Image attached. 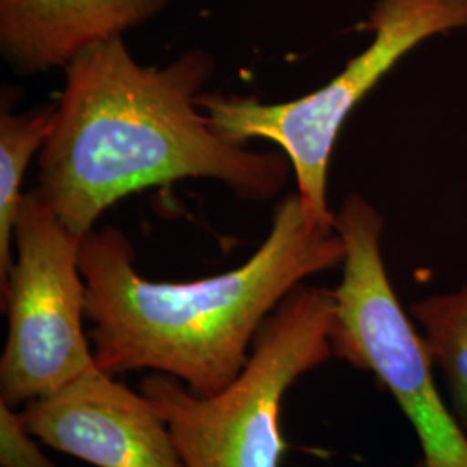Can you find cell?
I'll return each mask as SVG.
<instances>
[{"label":"cell","instance_id":"7a4b0ae2","mask_svg":"<svg viewBox=\"0 0 467 467\" xmlns=\"http://www.w3.org/2000/svg\"><path fill=\"white\" fill-rule=\"evenodd\" d=\"M343 258L341 235L318 227L298 192L275 204L267 237L243 265L198 281L146 279L125 234L94 229L80 241V272L96 366L113 376L161 372L213 395L244 368L284 298Z\"/></svg>","mask_w":467,"mask_h":467},{"label":"cell","instance_id":"5b68a950","mask_svg":"<svg viewBox=\"0 0 467 467\" xmlns=\"http://www.w3.org/2000/svg\"><path fill=\"white\" fill-rule=\"evenodd\" d=\"M381 213L350 194L336 213L345 243L334 293V357L366 370L391 393L418 434L424 467H467V434L434 381L426 341L407 317L384 267Z\"/></svg>","mask_w":467,"mask_h":467},{"label":"cell","instance_id":"52a82bcc","mask_svg":"<svg viewBox=\"0 0 467 467\" xmlns=\"http://www.w3.org/2000/svg\"><path fill=\"white\" fill-rule=\"evenodd\" d=\"M19 416L36 440L92 466L185 467L154 405L98 366Z\"/></svg>","mask_w":467,"mask_h":467},{"label":"cell","instance_id":"6da1fadb","mask_svg":"<svg viewBox=\"0 0 467 467\" xmlns=\"http://www.w3.org/2000/svg\"><path fill=\"white\" fill-rule=\"evenodd\" d=\"M215 67L202 49L142 67L117 36L63 67L36 191L69 233L82 239L127 196L185 179L215 181L251 202L283 194L293 173L287 156L223 139L201 111L198 98Z\"/></svg>","mask_w":467,"mask_h":467},{"label":"cell","instance_id":"8992f818","mask_svg":"<svg viewBox=\"0 0 467 467\" xmlns=\"http://www.w3.org/2000/svg\"><path fill=\"white\" fill-rule=\"evenodd\" d=\"M80 241L36 189L23 196L13 267L0 285L9 320L0 357V401L13 409L96 368L84 329Z\"/></svg>","mask_w":467,"mask_h":467},{"label":"cell","instance_id":"7c38bea8","mask_svg":"<svg viewBox=\"0 0 467 467\" xmlns=\"http://www.w3.org/2000/svg\"><path fill=\"white\" fill-rule=\"evenodd\" d=\"M414 467H424V464H422V462H420V461H419L418 464H416V466Z\"/></svg>","mask_w":467,"mask_h":467},{"label":"cell","instance_id":"277c9868","mask_svg":"<svg viewBox=\"0 0 467 467\" xmlns=\"http://www.w3.org/2000/svg\"><path fill=\"white\" fill-rule=\"evenodd\" d=\"M372 42L317 90L285 102L202 92L198 106L223 139L243 144L260 139L283 150L308 217L334 231L329 165L337 135L351 111L410 50L434 35L467 28V0H378L366 23Z\"/></svg>","mask_w":467,"mask_h":467},{"label":"cell","instance_id":"9c48e42d","mask_svg":"<svg viewBox=\"0 0 467 467\" xmlns=\"http://www.w3.org/2000/svg\"><path fill=\"white\" fill-rule=\"evenodd\" d=\"M56 104L25 113L4 109L0 115V285L15 260V231L23 202L21 185L35 154L49 139Z\"/></svg>","mask_w":467,"mask_h":467},{"label":"cell","instance_id":"8fae6325","mask_svg":"<svg viewBox=\"0 0 467 467\" xmlns=\"http://www.w3.org/2000/svg\"><path fill=\"white\" fill-rule=\"evenodd\" d=\"M0 466L57 467L35 443L16 409L0 401Z\"/></svg>","mask_w":467,"mask_h":467},{"label":"cell","instance_id":"3957f363","mask_svg":"<svg viewBox=\"0 0 467 467\" xmlns=\"http://www.w3.org/2000/svg\"><path fill=\"white\" fill-rule=\"evenodd\" d=\"M334 293L301 284L256 336L233 383L198 395L179 379L152 372L140 393L154 405L185 467H279V430L287 389L333 353Z\"/></svg>","mask_w":467,"mask_h":467},{"label":"cell","instance_id":"30bf717a","mask_svg":"<svg viewBox=\"0 0 467 467\" xmlns=\"http://www.w3.org/2000/svg\"><path fill=\"white\" fill-rule=\"evenodd\" d=\"M410 312L447 381L455 416L467 428V284L451 295L416 301Z\"/></svg>","mask_w":467,"mask_h":467},{"label":"cell","instance_id":"ba28073f","mask_svg":"<svg viewBox=\"0 0 467 467\" xmlns=\"http://www.w3.org/2000/svg\"><path fill=\"white\" fill-rule=\"evenodd\" d=\"M170 0H0V52L19 75L65 67L88 46L123 36Z\"/></svg>","mask_w":467,"mask_h":467}]
</instances>
